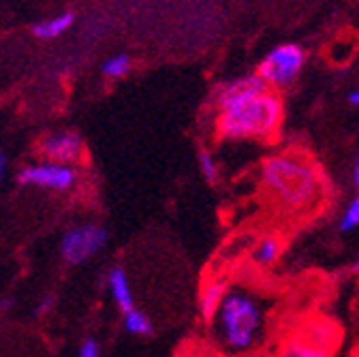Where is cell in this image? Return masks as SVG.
<instances>
[{
  "label": "cell",
  "mask_w": 359,
  "mask_h": 357,
  "mask_svg": "<svg viewBox=\"0 0 359 357\" xmlns=\"http://www.w3.org/2000/svg\"><path fill=\"white\" fill-rule=\"evenodd\" d=\"M107 244V231L99 225H79L65 234L60 242L62 257L71 265L86 263Z\"/></svg>",
  "instance_id": "cell-4"
},
{
  "label": "cell",
  "mask_w": 359,
  "mask_h": 357,
  "mask_svg": "<svg viewBox=\"0 0 359 357\" xmlns=\"http://www.w3.org/2000/svg\"><path fill=\"white\" fill-rule=\"evenodd\" d=\"M199 165H201V171H203V177L210 182V184H216L218 180V169H216V163L212 159V154L208 150H201L199 152Z\"/></svg>",
  "instance_id": "cell-18"
},
{
  "label": "cell",
  "mask_w": 359,
  "mask_h": 357,
  "mask_svg": "<svg viewBox=\"0 0 359 357\" xmlns=\"http://www.w3.org/2000/svg\"><path fill=\"white\" fill-rule=\"evenodd\" d=\"M351 274H359V259L351 265Z\"/></svg>",
  "instance_id": "cell-23"
},
{
  "label": "cell",
  "mask_w": 359,
  "mask_h": 357,
  "mask_svg": "<svg viewBox=\"0 0 359 357\" xmlns=\"http://www.w3.org/2000/svg\"><path fill=\"white\" fill-rule=\"evenodd\" d=\"M41 152L48 156V161H52V163L71 165V163L81 159L83 142H81V137L77 135V133H71V130L54 133V135L45 137V142L41 144Z\"/></svg>",
  "instance_id": "cell-8"
},
{
  "label": "cell",
  "mask_w": 359,
  "mask_h": 357,
  "mask_svg": "<svg viewBox=\"0 0 359 357\" xmlns=\"http://www.w3.org/2000/svg\"><path fill=\"white\" fill-rule=\"evenodd\" d=\"M54 304V297L52 295H48V297H43V302H41V312H45L50 306Z\"/></svg>",
  "instance_id": "cell-20"
},
{
  "label": "cell",
  "mask_w": 359,
  "mask_h": 357,
  "mask_svg": "<svg viewBox=\"0 0 359 357\" xmlns=\"http://www.w3.org/2000/svg\"><path fill=\"white\" fill-rule=\"evenodd\" d=\"M302 65H304L302 48H297V46H280L274 52H269V56L261 62L257 75L265 83L285 86V83H291L297 77Z\"/></svg>",
  "instance_id": "cell-5"
},
{
  "label": "cell",
  "mask_w": 359,
  "mask_h": 357,
  "mask_svg": "<svg viewBox=\"0 0 359 357\" xmlns=\"http://www.w3.org/2000/svg\"><path fill=\"white\" fill-rule=\"evenodd\" d=\"M130 71V58L126 54H118L114 58H109L105 65H103V73L111 79H118V77H124L126 73Z\"/></svg>",
  "instance_id": "cell-16"
},
{
  "label": "cell",
  "mask_w": 359,
  "mask_h": 357,
  "mask_svg": "<svg viewBox=\"0 0 359 357\" xmlns=\"http://www.w3.org/2000/svg\"><path fill=\"white\" fill-rule=\"evenodd\" d=\"M261 187L276 208L306 214L325 195V175L306 152L285 150L263 161Z\"/></svg>",
  "instance_id": "cell-1"
},
{
  "label": "cell",
  "mask_w": 359,
  "mask_h": 357,
  "mask_svg": "<svg viewBox=\"0 0 359 357\" xmlns=\"http://www.w3.org/2000/svg\"><path fill=\"white\" fill-rule=\"evenodd\" d=\"M359 50V34L357 32H340V36H336L332 43H330V48L325 50L327 52V60L332 65H346L355 52Z\"/></svg>",
  "instance_id": "cell-10"
},
{
  "label": "cell",
  "mask_w": 359,
  "mask_h": 357,
  "mask_svg": "<svg viewBox=\"0 0 359 357\" xmlns=\"http://www.w3.org/2000/svg\"><path fill=\"white\" fill-rule=\"evenodd\" d=\"M77 180L75 169L71 165H60V163H41V165H30L20 171V182L22 184H32V187H43L52 191H69Z\"/></svg>",
  "instance_id": "cell-6"
},
{
  "label": "cell",
  "mask_w": 359,
  "mask_h": 357,
  "mask_svg": "<svg viewBox=\"0 0 359 357\" xmlns=\"http://www.w3.org/2000/svg\"><path fill=\"white\" fill-rule=\"evenodd\" d=\"M359 227V195L351 201V206L344 210L342 220H340V229L342 231H353Z\"/></svg>",
  "instance_id": "cell-17"
},
{
  "label": "cell",
  "mask_w": 359,
  "mask_h": 357,
  "mask_svg": "<svg viewBox=\"0 0 359 357\" xmlns=\"http://www.w3.org/2000/svg\"><path fill=\"white\" fill-rule=\"evenodd\" d=\"M269 88L267 83L259 77V75H248V77H242V79H236L233 83H227L218 93L216 97V107L218 112H224V109H231V107H238L263 93H267Z\"/></svg>",
  "instance_id": "cell-7"
},
{
  "label": "cell",
  "mask_w": 359,
  "mask_h": 357,
  "mask_svg": "<svg viewBox=\"0 0 359 357\" xmlns=\"http://www.w3.org/2000/svg\"><path fill=\"white\" fill-rule=\"evenodd\" d=\"M285 118L280 95L267 90L238 107L220 112L216 130L222 140H274Z\"/></svg>",
  "instance_id": "cell-3"
},
{
  "label": "cell",
  "mask_w": 359,
  "mask_h": 357,
  "mask_svg": "<svg viewBox=\"0 0 359 357\" xmlns=\"http://www.w3.org/2000/svg\"><path fill=\"white\" fill-rule=\"evenodd\" d=\"M5 156L3 154H0V180H3V175H5Z\"/></svg>",
  "instance_id": "cell-21"
},
{
  "label": "cell",
  "mask_w": 359,
  "mask_h": 357,
  "mask_svg": "<svg viewBox=\"0 0 359 357\" xmlns=\"http://www.w3.org/2000/svg\"><path fill=\"white\" fill-rule=\"evenodd\" d=\"M280 252H283L280 238H276V236H265V238H261L257 242V246L252 248V255L250 257H252V261L257 265L267 267V265H274L278 261Z\"/></svg>",
  "instance_id": "cell-13"
},
{
  "label": "cell",
  "mask_w": 359,
  "mask_h": 357,
  "mask_svg": "<svg viewBox=\"0 0 359 357\" xmlns=\"http://www.w3.org/2000/svg\"><path fill=\"white\" fill-rule=\"evenodd\" d=\"M280 357H332V351L304 336H297L285 344V349L280 351Z\"/></svg>",
  "instance_id": "cell-12"
},
{
  "label": "cell",
  "mask_w": 359,
  "mask_h": 357,
  "mask_svg": "<svg viewBox=\"0 0 359 357\" xmlns=\"http://www.w3.org/2000/svg\"><path fill=\"white\" fill-rule=\"evenodd\" d=\"M265 330V306L248 289H227L222 304L212 319L216 342L229 353L255 349Z\"/></svg>",
  "instance_id": "cell-2"
},
{
  "label": "cell",
  "mask_w": 359,
  "mask_h": 357,
  "mask_svg": "<svg viewBox=\"0 0 359 357\" xmlns=\"http://www.w3.org/2000/svg\"><path fill=\"white\" fill-rule=\"evenodd\" d=\"M107 285H109V291H111V297H114L116 306H118L122 312H128V310L135 308L133 291H130L126 272L122 270V267H114V270L109 272Z\"/></svg>",
  "instance_id": "cell-11"
},
{
  "label": "cell",
  "mask_w": 359,
  "mask_h": 357,
  "mask_svg": "<svg viewBox=\"0 0 359 357\" xmlns=\"http://www.w3.org/2000/svg\"><path fill=\"white\" fill-rule=\"evenodd\" d=\"M75 15L73 13H60L56 18H50V20H43L39 24H34V34L39 39H54V36H60L71 24H73Z\"/></svg>",
  "instance_id": "cell-14"
},
{
  "label": "cell",
  "mask_w": 359,
  "mask_h": 357,
  "mask_svg": "<svg viewBox=\"0 0 359 357\" xmlns=\"http://www.w3.org/2000/svg\"><path fill=\"white\" fill-rule=\"evenodd\" d=\"M348 101H351L353 105H359V90H355V93L348 97Z\"/></svg>",
  "instance_id": "cell-22"
},
{
  "label": "cell",
  "mask_w": 359,
  "mask_h": 357,
  "mask_svg": "<svg viewBox=\"0 0 359 357\" xmlns=\"http://www.w3.org/2000/svg\"><path fill=\"white\" fill-rule=\"evenodd\" d=\"M355 184L359 189V161H357V167H355Z\"/></svg>",
  "instance_id": "cell-24"
},
{
  "label": "cell",
  "mask_w": 359,
  "mask_h": 357,
  "mask_svg": "<svg viewBox=\"0 0 359 357\" xmlns=\"http://www.w3.org/2000/svg\"><path fill=\"white\" fill-rule=\"evenodd\" d=\"M124 330L135 336H150L154 332V325L142 310L133 308V310L124 312Z\"/></svg>",
  "instance_id": "cell-15"
},
{
  "label": "cell",
  "mask_w": 359,
  "mask_h": 357,
  "mask_svg": "<svg viewBox=\"0 0 359 357\" xmlns=\"http://www.w3.org/2000/svg\"><path fill=\"white\" fill-rule=\"evenodd\" d=\"M77 357H101V349H99L97 340L88 338V340L81 344V349H79Z\"/></svg>",
  "instance_id": "cell-19"
},
{
  "label": "cell",
  "mask_w": 359,
  "mask_h": 357,
  "mask_svg": "<svg viewBox=\"0 0 359 357\" xmlns=\"http://www.w3.org/2000/svg\"><path fill=\"white\" fill-rule=\"evenodd\" d=\"M224 293H227V285L222 281H210L203 285V289L199 293V312L205 323H212V319L216 317Z\"/></svg>",
  "instance_id": "cell-9"
}]
</instances>
